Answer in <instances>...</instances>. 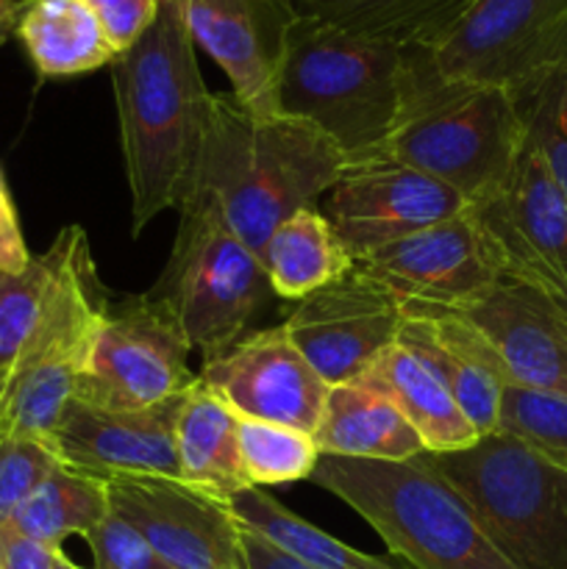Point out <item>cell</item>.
Here are the masks:
<instances>
[{
    "label": "cell",
    "mask_w": 567,
    "mask_h": 569,
    "mask_svg": "<svg viewBox=\"0 0 567 569\" xmlns=\"http://www.w3.org/2000/svg\"><path fill=\"white\" fill-rule=\"evenodd\" d=\"M523 142L526 122L506 89L448 76L431 48H404L387 156L448 183L472 206L504 183Z\"/></svg>",
    "instance_id": "3"
},
{
    "label": "cell",
    "mask_w": 567,
    "mask_h": 569,
    "mask_svg": "<svg viewBox=\"0 0 567 569\" xmlns=\"http://www.w3.org/2000/svg\"><path fill=\"white\" fill-rule=\"evenodd\" d=\"M17 37L42 78L83 76L117 59L83 0H26Z\"/></svg>",
    "instance_id": "25"
},
{
    "label": "cell",
    "mask_w": 567,
    "mask_h": 569,
    "mask_svg": "<svg viewBox=\"0 0 567 569\" xmlns=\"http://www.w3.org/2000/svg\"><path fill=\"white\" fill-rule=\"evenodd\" d=\"M456 317L493 345L509 383L567 398V309L559 300L500 278Z\"/></svg>",
    "instance_id": "19"
},
{
    "label": "cell",
    "mask_w": 567,
    "mask_h": 569,
    "mask_svg": "<svg viewBox=\"0 0 567 569\" xmlns=\"http://www.w3.org/2000/svg\"><path fill=\"white\" fill-rule=\"evenodd\" d=\"M381 389L400 409L420 437L426 453H454L478 442V431L467 420L454 395L398 342L361 378Z\"/></svg>",
    "instance_id": "23"
},
{
    "label": "cell",
    "mask_w": 567,
    "mask_h": 569,
    "mask_svg": "<svg viewBox=\"0 0 567 569\" xmlns=\"http://www.w3.org/2000/svg\"><path fill=\"white\" fill-rule=\"evenodd\" d=\"M261 267L278 298L304 300L348 276L356 259L326 214L300 209L270 233L261 250Z\"/></svg>",
    "instance_id": "26"
},
{
    "label": "cell",
    "mask_w": 567,
    "mask_h": 569,
    "mask_svg": "<svg viewBox=\"0 0 567 569\" xmlns=\"http://www.w3.org/2000/svg\"><path fill=\"white\" fill-rule=\"evenodd\" d=\"M406 317L459 315L500 281V270L467 209L356 261Z\"/></svg>",
    "instance_id": "12"
},
{
    "label": "cell",
    "mask_w": 567,
    "mask_h": 569,
    "mask_svg": "<svg viewBox=\"0 0 567 569\" xmlns=\"http://www.w3.org/2000/svg\"><path fill=\"white\" fill-rule=\"evenodd\" d=\"M22 9H26V0H0V44H6V39L17 33Z\"/></svg>",
    "instance_id": "39"
},
{
    "label": "cell",
    "mask_w": 567,
    "mask_h": 569,
    "mask_svg": "<svg viewBox=\"0 0 567 569\" xmlns=\"http://www.w3.org/2000/svg\"><path fill=\"white\" fill-rule=\"evenodd\" d=\"M28 261H31V253L26 248L17 209L0 172V272H20Z\"/></svg>",
    "instance_id": "37"
},
{
    "label": "cell",
    "mask_w": 567,
    "mask_h": 569,
    "mask_svg": "<svg viewBox=\"0 0 567 569\" xmlns=\"http://www.w3.org/2000/svg\"><path fill=\"white\" fill-rule=\"evenodd\" d=\"M348 164L311 122L281 111L259 114L231 92H217L195 192L206 194L261 259L270 233L300 209H315Z\"/></svg>",
    "instance_id": "2"
},
{
    "label": "cell",
    "mask_w": 567,
    "mask_h": 569,
    "mask_svg": "<svg viewBox=\"0 0 567 569\" xmlns=\"http://www.w3.org/2000/svg\"><path fill=\"white\" fill-rule=\"evenodd\" d=\"M176 445L181 481L187 487L226 503L237 492L250 489L237 448V415L200 381L183 392Z\"/></svg>",
    "instance_id": "22"
},
{
    "label": "cell",
    "mask_w": 567,
    "mask_h": 569,
    "mask_svg": "<svg viewBox=\"0 0 567 569\" xmlns=\"http://www.w3.org/2000/svg\"><path fill=\"white\" fill-rule=\"evenodd\" d=\"M500 278L554 292L567 278V194L526 137L509 176L467 206Z\"/></svg>",
    "instance_id": "10"
},
{
    "label": "cell",
    "mask_w": 567,
    "mask_h": 569,
    "mask_svg": "<svg viewBox=\"0 0 567 569\" xmlns=\"http://www.w3.org/2000/svg\"><path fill=\"white\" fill-rule=\"evenodd\" d=\"M106 487L111 511L131 522L170 569H248L226 500L176 478H111Z\"/></svg>",
    "instance_id": "16"
},
{
    "label": "cell",
    "mask_w": 567,
    "mask_h": 569,
    "mask_svg": "<svg viewBox=\"0 0 567 569\" xmlns=\"http://www.w3.org/2000/svg\"><path fill=\"white\" fill-rule=\"evenodd\" d=\"M189 33L231 81V94L259 114L278 111V81L295 0H181Z\"/></svg>",
    "instance_id": "18"
},
{
    "label": "cell",
    "mask_w": 567,
    "mask_h": 569,
    "mask_svg": "<svg viewBox=\"0 0 567 569\" xmlns=\"http://www.w3.org/2000/svg\"><path fill=\"white\" fill-rule=\"evenodd\" d=\"M237 448L250 487L306 481L320 461L311 433L265 420L237 417Z\"/></svg>",
    "instance_id": "29"
},
{
    "label": "cell",
    "mask_w": 567,
    "mask_h": 569,
    "mask_svg": "<svg viewBox=\"0 0 567 569\" xmlns=\"http://www.w3.org/2000/svg\"><path fill=\"white\" fill-rule=\"evenodd\" d=\"M198 381L237 417L276 422L315 437L328 387L300 356L287 328L250 331L215 359L203 361Z\"/></svg>",
    "instance_id": "15"
},
{
    "label": "cell",
    "mask_w": 567,
    "mask_h": 569,
    "mask_svg": "<svg viewBox=\"0 0 567 569\" xmlns=\"http://www.w3.org/2000/svg\"><path fill=\"white\" fill-rule=\"evenodd\" d=\"M404 48L317 17L295 20L278 81V111L320 128L350 164L387 156L400 103Z\"/></svg>",
    "instance_id": "5"
},
{
    "label": "cell",
    "mask_w": 567,
    "mask_h": 569,
    "mask_svg": "<svg viewBox=\"0 0 567 569\" xmlns=\"http://www.w3.org/2000/svg\"><path fill=\"white\" fill-rule=\"evenodd\" d=\"M228 509L237 517L239 526L265 537L267 542L309 569H411L409 565H400L395 556H370L339 542L337 537L320 531L309 520L287 509L281 500L267 495L261 487L237 492L228 500Z\"/></svg>",
    "instance_id": "27"
},
{
    "label": "cell",
    "mask_w": 567,
    "mask_h": 569,
    "mask_svg": "<svg viewBox=\"0 0 567 569\" xmlns=\"http://www.w3.org/2000/svg\"><path fill=\"white\" fill-rule=\"evenodd\" d=\"M59 550L22 533L11 520H0V569H50Z\"/></svg>",
    "instance_id": "36"
},
{
    "label": "cell",
    "mask_w": 567,
    "mask_h": 569,
    "mask_svg": "<svg viewBox=\"0 0 567 569\" xmlns=\"http://www.w3.org/2000/svg\"><path fill=\"white\" fill-rule=\"evenodd\" d=\"M61 264L44 309L6 376L0 395V437H33L48 442L76 395L100 322L111 300L94 270L87 231H59Z\"/></svg>",
    "instance_id": "7"
},
{
    "label": "cell",
    "mask_w": 567,
    "mask_h": 569,
    "mask_svg": "<svg viewBox=\"0 0 567 569\" xmlns=\"http://www.w3.org/2000/svg\"><path fill=\"white\" fill-rule=\"evenodd\" d=\"M3 387H6V376L0 372V395H3Z\"/></svg>",
    "instance_id": "42"
},
{
    "label": "cell",
    "mask_w": 567,
    "mask_h": 569,
    "mask_svg": "<svg viewBox=\"0 0 567 569\" xmlns=\"http://www.w3.org/2000/svg\"><path fill=\"white\" fill-rule=\"evenodd\" d=\"M109 511L106 481L59 465L17 509L11 522L37 542L61 548L64 539L87 537Z\"/></svg>",
    "instance_id": "28"
},
{
    "label": "cell",
    "mask_w": 567,
    "mask_h": 569,
    "mask_svg": "<svg viewBox=\"0 0 567 569\" xmlns=\"http://www.w3.org/2000/svg\"><path fill=\"white\" fill-rule=\"evenodd\" d=\"M189 342L148 295L111 303L89 348L72 400L103 411H137L187 392Z\"/></svg>",
    "instance_id": "9"
},
{
    "label": "cell",
    "mask_w": 567,
    "mask_h": 569,
    "mask_svg": "<svg viewBox=\"0 0 567 569\" xmlns=\"http://www.w3.org/2000/svg\"><path fill=\"white\" fill-rule=\"evenodd\" d=\"M309 481L370 522L411 569H517L428 453L404 461L320 456Z\"/></svg>",
    "instance_id": "4"
},
{
    "label": "cell",
    "mask_w": 567,
    "mask_h": 569,
    "mask_svg": "<svg viewBox=\"0 0 567 569\" xmlns=\"http://www.w3.org/2000/svg\"><path fill=\"white\" fill-rule=\"evenodd\" d=\"M59 465L44 439L0 437V520H11Z\"/></svg>",
    "instance_id": "33"
},
{
    "label": "cell",
    "mask_w": 567,
    "mask_h": 569,
    "mask_svg": "<svg viewBox=\"0 0 567 569\" xmlns=\"http://www.w3.org/2000/svg\"><path fill=\"white\" fill-rule=\"evenodd\" d=\"M176 239L148 295L181 328L203 361L237 345L272 298L259 253L239 239L206 194L178 209Z\"/></svg>",
    "instance_id": "6"
},
{
    "label": "cell",
    "mask_w": 567,
    "mask_h": 569,
    "mask_svg": "<svg viewBox=\"0 0 567 569\" xmlns=\"http://www.w3.org/2000/svg\"><path fill=\"white\" fill-rule=\"evenodd\" d=\"M548 295H550V298L559 300V303L567 309V278H565V281H561L559 289H554V292H548Z\"/></svg>",
    "instance_id": "41"
},
{
    "label": "cell",
    "mask_w": 567,
    "mask_h": 569,
    "mask_svg": "<svg viewBox=\"0 0 567 569\" xmlns=\"http://www.w3.org/2000/svg\"><path fill=\"white\" fill-rule=\"evenodd\" d=\"M526 122V137L567 194V64L511 94Z\"/></svg>",
    "instance_id": "32"
},
{
    "label": "cell",
    "mask_w": 567,
    "mask_h": 569,
    "mask_svg": "<svg viewBox=\"0 0 567 569\" xmlns=\"http://www.w3.org/2000/svg\"><path fill=\"white\" fill-rule=\"evenodd\" d=\"M465 209L456 189L392 156L348 164L326 192V217L356 261Z\"/></svg>",
    "instance_id": "14"
},
{
    "label": "cell",
    "mask_w": 567,
    "mask_h": 569,
    "mask_svg": "<svg viewBox=\"0 0 567 569\" xmlns=\"http://www.w3.org/2000/svg\"><path fill=\"white\" fill-rule=\"evenodd\" d=\"M498 431L511 433L528 448L567 470V398L509 383L500 398Z\"/></svg>",
    "instance_id": "31"
},
{
    "label": "cell",
    "mask_w": 567,
    "mask_h": 569,
    "mask_svg": "<svg viewBox=\"0 0 567 569\" xmlns=\"http://www.w3.org/2000/svg\"><path fill=\"white\" fill-rule=\"evenodd\" d=\"M61 264V242L31 256L20 272H0V372L9 376L22 345L31 337Z\"/></svg>",
    "instance_id": "30"
},
{
    "label": "cell",
    "mask_w": 567,
    "mask_h": 569,
    "mask_svg": "<svg viewBox=\"0 0 567 569\" xmlns=\"http://www.w3.org/2000/svg\"><path fill=\"white\" fill-rule=\"evenodd\" d=\"M239 542H242L245 565H248V569H309L245 526H239Z\"/></svg>",
    "instance_id": "38"
},
{
    "label": "cell",
    "mask_w": 567,
    "mask_h": 569,
    "mask_svg": "<svg viewBox=\"0 0 567 569\" xmlns=\"http://www.w3.org/2000/svg\"><path fill=\"white\" fill-rule=\"evenodd\" d=\"M131 233L195 192L211 120V98L195 59L181 0H161L153 26L111 61Z\"/></svg>",
    "instance_id": "1"
},
{
    "label": "cell",
    "mask_w": 567,
    "mask_h": 569,
    "mask_svg": "<svg viewBox=\"0 0 567 569\" xmlns=\"http://www.w3.org/2000/svg\"><path fill=\"white\" fill-rule=\"evenodd\" d=\"M434 59L448 76L523 92L567 64V0H476Z\"/></svg>",
    "instance_id": "11"
},
{
    "label": "cell",
    "mask_w": 567,
    "mask_h": 569,
    "mask_svg": "<svg viewBox=\"0 0 567 569\" xmlns=\"http://www.w3.org/2000/svg\"><path fill=\"white\" fill-rule=\"evenodd\" d=\"M83 539L92 550V569H170L148 539L117 511H109Z\"/></svg>",
    "instance_id": "34"
},
{
    "label": "cell",
    "mask_w": 567,
    "mask_h": 569,
    "mask_svg": "<svg viewBox=\"0 0 567 569\" xmlns=\"http://www.w3.org/2000/svg\"><path fill=\"white\" fill-rule=\"evenodd\" d=\"M315 442L320 456L342 459L404 461L426 453L398 406L365 381L328 387Z\"/></svg>",
    "instance_id": "21"
},
{
    "label": "cell",
    "mask_w": 567,
    "mask_h": 569,
    "mask_svg": "<svg viewBox=\"0 0 567 569\" xmlns=\"http://www.w3.org/2000/svg\"><path fill=\"white\" fill-rule=\"evenodd\" d=\"M50 569H81L78 565H72L70 559H67L64 556V550H59V553H56V561H53V567Z\"/></svg>",
    "instance_id": "40"
},
{
    "label": "cell",
    "mask_w": 567,
    "mask_h": 569,
    "mask_svg": "<svg viewBox=\"0 0 567 569\" xmlns=\"http://www.w3.org/2000/svg\"><path fill=\"white\" fill-rule=\"evenodd\" d=\"M183 392L137 411H103L70 400L48 445L70 470L98 481L176 478L181 481L176 422Z\"/></svg>",
    "instance_id": "17"
},
{
    "label": "cell",
    "mask_w": 567,
    "mask_h": 569,
    "mask_svg": "<svg viewBox=\"0 0 567 569\" xmlns=\"http://www.w3.org/2000/svg\"><path fill=\"white\" fill-rule=\"evenodd\" d=\"M398 345L439 378L478 437L498 431L500 398L509 376L493 345L470 322L456 315L406 317Z\"/></svg>",
    "instance_id": "20"
},
{
    "label": "cell",
    "mask_w": 567,
    "mask_h": 569,
    "mask_svg": "<svg viewBox=\"0 0 567 569\" xmlns=\"http://www.w3.org/2000/svg\"><path fill=\"white\" fill-rule=\"evenodd\" d=\"M83 3L98 17L111 50L120 56L153 26L161 0H83Z\"/></svg>",
    "instance_id": "35"
},
{
    "label": "cell",
    "mask_w": 567,
    "mask_h": 569,
    "mask_svg": "<svg viewBox=\"0 0 567 569\" xmlns=\"http://www.w3.org/2000/svg\"><path fill=\"white\" fill-rule=\"evenodd\" d=\"M406 315L398 300L365 270L298 300L284 320L289 339L326 387L356 383L398 342Z\"/></svg>",
    "instance_id": "13"
},
{
    "label": "cell",
    "mask_w": 567,
    "mask_h": 569,
    "mask_svg": "<svg viewBox=\"0 0 567 569\" xmlns=\"http://www.w3.org/2000/svg\"><path fill=\"white\" fill-rule=\"evenodd\" d=\"M476 0H295L317 17L359 37L398 48H439Z\"/></svg>",
    "instance_id": "24"
},
{
    "label": "cell",
    "mask_w": 567,
    "mask_h": 569,
    "mask_svg": "<svg viewBox=\"0 0 567 569\" xmlns=\"http://www.w3.org/2000/svg\"><path fill=\"white\" fill-rule=\"evenodd\" d=\"M517 569H567V470L506 431L428 453Z\"/></svg>",
    "instance_id": "8"
}]
</instances>
